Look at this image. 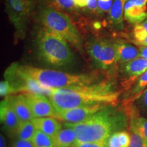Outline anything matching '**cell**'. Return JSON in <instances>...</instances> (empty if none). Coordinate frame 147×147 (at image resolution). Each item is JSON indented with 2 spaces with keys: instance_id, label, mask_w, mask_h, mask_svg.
I'll return each mask as SVG.
<instances>
[{
  "instance_id": "obj_27",
  "label": "cell",
  "mask_w": 147,
  "mask_h": 147,
  "mask_svg": "<svg viewBox=\"0 0 147 147\" xmlns=\"http://www.w3.org/2000/svg\"><path fill=\"white\" fill-rule=\"evenodd\" d=\"M117 135L122 147H129L131 135L126 131H117Z\"/></svg>"
},
{
  "instance_id": "obj_16",
  "label": "cell",
  "mask_w": 147,
  "mask_h": 147,
  "mask_svg": "<svg viewBox=\"0 0 147 147\" xmlns=\"http://www.w3.org/2000/svg\"><path fill=\"white\" fill-rule=\"evenodd\" d=\"M36 129L54 138L61 129V124L53 117H35L32 121Z\"/></svg>"
},
{
  "instance_id": "obj_3",
  "label": "cell",
  "mask_w": 147,
  "mask_h": 147,
  "mask_svg": "<svg viewBox=\"0 0 147 147\" xmlns=\"http://www.w3.org/2000/svg\"><path fill=\"white\" fill-rule=\"evenodd\" d=\"M13 65L24 76L36 80L44 87L52 89L82 87L100 81L97 74H70L18 63H13Z\"/></svg>"
},
{
  "instance_id": "obj_33",
  "label": "cell",
  "mask_w": 147,
  "mask_h": 147,
  "mask_svg": "<svg viewBox=\"0 0 147 147\" xmlns=\"http://www.w3.org/2000/svg\"><path fill=\"white\" fill-rule=\"evenodd\" d=\"M87 7L90 12H93V13L99 12L97 0H87Z\"/></svg>"
},
{
  "instance_id": "obj_4",
  "label": "cell",
  "mask_w": 147,
  "mask_h": 147,
  "mask_svg": "<svg viewBox=\"0 0 147 147\" xmlns=\"http://www.w3.org/2000/svg\"><path fill=\"white\" fill-rule=\"evenodd\" d=\"M37 55L42 62L56 68H67L74 62V55L67 42L59 35L42 26L36 32Z\"/></svg>"
},
{
  "instance_id": "obj_7",
  "label": "cell",
  "mask_w": 147,
  "mask_h": 147,
  "mask_svg": "<svg viewBox=\"0 0 147 147\" xmlns=\"http://www.w3.org/2000/svg\"><path fill=\"white\" fill-rule=\"evenodd\" d=\"M85 48L95 64L104 70L113 69L118 62L115 44L107 39L89 38L86 42Z\"/></svg>"
},
{
  "instance_id": "obj_1",
  "label": "cell",
  "mask_w": 147,
  "mask_h": 147,
  "mask_svg": "<svg viewBox=\"0 0 147 147\" xmlns=\"http://www.w3.org/2000/svg\"><path fill=\"white\" fill-rule=\"evenodd\" d=\"M120 93L112 82L101 80L82 87L52 89L49 98L56 110H63L97 104L115 106Z\"/></svg>"
},
{
  "instance_id": "obj_17",
  "label": "cell",
  "mask_w": 147,
  "mask_h": 147,
  "mask_svg": "<svg viewBox=\"0 0 147 147\" xmlns=\"http://www.w3.org/2000/svg\"><path fill=\"white\" fill-rule=\"evenodd\" d=\"M127 0H114L109 11L110 23L117 29L123 28V14L125 4Z\"/></svg>"
},
{
  "instance_id": "obj_13",
  "label": "cell",
  "mask_w": 147,
  "mask_h": 147,
  "mask_svg": "<svg viewBox=\"0 0 147 147\" xmlns=\"http://www.w3.org/2000/svg\"><path fill=\"white\" fill-rule=\"evenodd\" d=\"M0 119L1 123L3 125L7 131L12 134L16 133L21 121L16 115L5 97L1 102Z\"/></svg>"
},
{
  "instance_id": "obj_9",
  "label": "cell",
  "mask_w": 147,
  "mask_h": 147,
  "mask_svg": "<svg viewBox=\"0 0 147 147\" xmlns=\"http://www.w3.org/2000/svg\"><path fill=\"white\" fill-rule=\"evenodd\" d=\"M106 106H107L97 104V105L82 106V107L67 110H57L56 115L53 118L65 121L66 123H76L86 120L89 117L104 109Z\"/></svg>"
},
{
  "instance_id": "obj_32",
  "label": "cell",
  "mask_w": 147,
  "mask_h": 147,
  "mask_svg": "<svg viewBox=\"0 0 147 147\" xmlns=\"http://www.w3.org/2000/svg\"><path fill=\"white\" fill-rule=\"evenodd\" d=\"M13 147H35L32 141L18 139L14 143Z\"/></svg>"
},
{
  "instance_id": "obj_10",
  "label": "cell",
  "mask_w": 147,
  "mask_h": 147,
  "mask_svg": "<svg viewBox=\"0 0 147 147\" xmlns=\"http://www.w3.org/2000/svg\"><path fill=\"white\" fill-rule=\"evenodd\" d=\"M34 117H54L57 110L47 96L34 93H23Z\"/></svg>"
},
{
  "instance_id": "obj_26",
  "label": "cell",
  "mask_w": 147,
  "mask_h": 147,
  "mask_svg": "<svg viewBox=\"0 0 147 147\" xmlns=\"http://www.w3.org/2000/svg\"><path fill=\"white\" fill-rule=\"evenodd\" d=\"M13 93H15V91L8 81H7L6 80L1 81L0 82V95L1 97H8Z\"/></svg>"
},
{
  "instance_id": "obj_24",
  "label": "cell",
  "mask_w": 147,
  "mask_h": 147,
  "mask_svg": "<svg viewBox=\"0 0 147 147\" xmlns=\"http://www.w3.org/2000/svg\"><path fill=\"white\" fill-rule=\"evenodd\" d=\"M129 147H147V142L138 131L131 129Z\"/></svg>"
},
{
  "instance_id": "obj_23",
  "label": "cell",
  "mask_w": 147,
  "mask_h": 147,
  "mask_svg": "<svg viewBox=\"0 0 147 147\" xmlns=\"http://www.w3.org/2000/svg\"><path fill=\"white\" fill-rule=\"evenodd\" d=\"M147 88V70L143 74L134 84L131 95V101L137 100L141 93Z\"/></svg>"
},
{
  "instance_id": "obj_5",
  "label": "cell",
  "mask_w": 147,
  "mask_h": 147,
  "mask_svg": "<svg viewBox=\"0 0 147 147\" xmlns=\"http://www.w3.org/2000/svg\"><path fill=\"white\" fill-rule=\"evenodd\" d=\"M42 26L63 38L79 51H83V41L78 30L68 16L53 5L42 7L38 13Z\"/></svg>"
},
{
  "instance_id": "obj_37",
  "label": "cell",
  "mask_w": 147,
  "mask_h": 147,
  "mask_svg": "<svg viewBox=\"0 0 147 147\" xmlns=\"http://www.w3.org/2000/svg\"><path fill=\"white\" fill-rule=\"evenodd\" d=\"M102 1H110V0H102Z\"/></svg>"
},
{
  "instance_id": "obj_8",
  "label": "cell",
  "mask_w": 147,
  "mask_h": 147,
  "mask_svg": "<svg viewBox=\"0 0 147 147\" xmlns=\"http://www.w3.org/2000/svg\"><path fill=\"white\" fill-rule=\"evenodd\" d=\"M5 80L8 81L16 93H34L50 96L52 89L44 87L36 80L24 76L16 70L13 63L9 66L4 74Z\"/></svg>"
},
{
  "instance_id": "obj_36",
  "label": "cell",
  "mask_w": 147,
  "mask_h": 147,
  "mask_svg": "<svg viewBox=\"0 0 147 147\" xmlns=\"http://www.w3.org/2000/svg\"><path fill=\"white\" fill-rule=\"evenodd\" d=\"M0 147H6L5 138L2 135H1V137H0Z\"/></svg>"
},
{
  "instance_id": "obj_20",
  "label": "cell",
  "mask_w": 147,
  "mask_h": 147,
  "mask_svg": "<svg viewBox=\"0 0 147 147\" xmlns=\"http://www.w3.org/2000/svg\"><path fill=\"white\" fill-rule=\"evenodd\" d=\"M133 36L134 41L137 45L147 47V20L135 25Z\"/></svg>"
},
{
  "instance_id": "obj_15",
  "label": "cell",
  "mask_w": 147,
  "mask_h": 147,
  "mask_svg": "<svg viewBox=\"0 0 147 147\" xmlns=\"http://www.w3.org/2000/svg\"><path fill=\"white\" fill-rule=\"evenodd\" d=\"M117 51V61L124 64L133 61L140 57V50L134 46L127 43L123 40L114 42Z\"/></svg>"
},
{
  "instance_id": "obj_29",
  "label": "cell",
  "mask_w": 147,
  "mask_h": 147,
  "mask_svg": "<svg viewBox=\"0 0 147 147\" xmlns=\"http://www.w3.org/2000/svg\"><path fill=\"white\" fill-rule=\"evenodd\" d=\"M113 3V0H110L108 1H104L102 0H97V4H98L99 12H109L110 8Z\"/></svg>"
},
{
  "instance_id": "obj_34",
  "label": "cell",
  "mask_w": 147,
  "mask_h": 147,
  "mask_svg": "<svg viewBox=\"0 0 147 147\" xmlns=\"http://www.w3.org/2000/svg\"><path fill=\"white\" fill-rule=\"evenodd\" d=\"M76 8H84L87 7V0H74Z\"/></svg>"
},
{
  "instance_id": "obj_6",
  "label": "cell",
  "mask_w": 147,
  "mask_h": 147,
  "mask_svg": "<svg viewBox=\"0 0 147 147\" xmlns=\"http://www.w3.org/2000/svg\"><path fill=\"white\" fill-rule=\"evenodd\" d=\"M36 2V0H5V12L14 28L15 39L23 40L26 36Z\"/></svg>"
},
{
  "instance_id": "obj_22",
  "label": "cell",
  "mask_w": 147,
  "mask_h": 147,
  "mask_svg": "<svg viewBox=\"0 0 147 147\" xmlns=\"http://www.w3.org/2000/svg\"><path fill=\"white\" fill-rule=\"evenodd\" d=\"M130 127L135 129L142 135L147 142V119L145 117H137L133 116L130 123Z\"/></svg>"
},
{
  "instance_id": "obj_19",
  "label": "cell",
  "mask_w": 147,
  "mask_h": 147,
  "mask_svg": "<svg viewBox=\"0 0 147 147\" xmlns=\"http://www.w3.org/2000/svg\"><path fill=\"white\" fill-rule=\"evenodd\" d=\"M36 131V128L32 121H21L16 134L17 135L18 139L32 141Z\"/></svg>"
},
{
  "instance_id": "obj_21",
  "label": "cell",
  "mask_w": 147,
  "mask_h": 147,
  "mask_svg": "<svg viewBox=\"0 0 147 147\" xmlns=\"http://www.w3.org/2000/svg\"><path fill=\"white\" fill-rule=\"evenodd\" d=\"M32 142L35 147H55L53 138L36 129Z\"/></svg>"
},
{
  "instance_id": "obj_11",
  "label": "cell",
  "mask_w": 147,
  "mask_h": 147,
  "mask_svg": "<svg viewBox=\"0 0 147 147\" xmlns=\"http://www.w3.org/2000/svg\"><path fill=\"white\" fill-rule=\"evenodd\" d=\"M147 70V59L138 57L123 64L121 72L123 85L127 89L135 84L137 80Z\"/></svg>"
},
{
  "instance_id": "obj_18",
  "label": "cell",
  "mask_w": 147,
  "mask_h": 147,
  "mask_svg": "<svg viewBox=\"0 0 147 147\" xmlns=\"http://www.w3.org/2000/svg\"><path fill=\"white\" fill-rule=\"evenodd\" d=\"M53 138L55 147H72L77 142L76 134L72 128L65 127Z\"/></svg>"
},
{
  "instance_id": "obj_12",
  "label": "cell",
  "mask_w": 147,
  "mask_h": 147,
  "mask_svg": "<svg viewBox=\"0 0 147 147\" xmlns=\"http://www.w3.org/2000/svg\"><path fill=\"white\" fill-rule=\"evenodd\" d=\"M124 17L135 25L144 22L147 18V0H127L125 4Z\"/></svg>"
},
{
  "instance_id": "obj_38",
  "label": "cell",
  "mask_w": 147,
  "mask_h": 147,
  "mask_svg": "<svg viewBox=\"0 0 147 147\" xmlns=\"http://www.w3.org/2000/svg\"><path fill=\"white\" fill-rule=\"evenodd\" d=\"M72 147H76V146H72Z\"/></svg>"
},
{
  "instance_id": "obj_14",
  "label": "cell",
  "mask_w": 147,
  "mask_h": 147,
  "mask_svg": "<svg viewBox=\"0 0 147 147\" xmlns=\"http://www.w3.org/2000/svg\"><path fill=\"white\" fill-rule=\"evenodd\" d=\"M5 98L21 121H31L35 118L23 93L16 95H11L5 97Z\"/></svg>"
},
{
  "instance_id": "obj_2",
  "label": "cell",
  "mask_w": 147,
  "mask_h": 147,
  "mask_svg": "<svg viewBox=\"0 0 147 147\" xmlns=\"http://www.w3.org/2000/svg\"><path fill=\"white\" fill-rule=\"evenodd\" d=\"M106 106L84 121L76 123H65V127L72 128L76 134V143H106L117 131H122L126 125L123 114Z\"/></svg>"
},
{
  "instance_id": "obj_35",
  "label": "cell",
  "mask_w": 147,
  "mask_h": 147,
  "mask_svg": "<svg viewBox=\"0 0 147 147\" xmlns=\"http://www.w3.org/2000/svg\"><path fill=\"white\" fill-rule=\"evenodd\" d=\"M140 57L142 58L147 59V47H141L139 49Z\"/></svg>"
},
{
  "instance_id": "obj_31",
  "label": "cell",
  "mask_w": 147,
  "mask_h": 147,
  "mask_svg": "<svg viewBox=\"0 0 147 147\" xmlns=\"http://www.w3.org/2000/svg\"><path fill=\"white\" fill-rule=\"evenodd\" d=\"M76 147H108L106 143H76L74 145Z\"/></svg>"
},
{
  "instance_id": "obj_25",
  "label": "cell",
  "mask_w": 147,
  "mask_h": 147,
  "mask_svg": "<svg viewBox=\"0 0 147 147\" xmlns=\"http://www.w3.org/2000/svg\"><path fill=\"white\" fill-rule=\"evenodd\" d=\"M52 1L55 5V8L62 10L73 11L76 8L74 0H52Z\"/></svg>"
},
{
  "instance_id": "obj_30",
  "label": "cell",
  "mask_w": 147,
  "mask_h": 147,
  "mask_svg": "<svg viewBox=\"0 0 147 147\" xmlns=\"http://www.w3.org/2000/svg\"><path fill=\"white\" fill-rule=\"evenodd\" d=\"M108 147H122L119 141L117 132L114 133L107 141Z\"/></svg>"
},
{
  "instance_id": "obj_28",
  "label": "cell",
  "mask_w": 147,
  "mask_h": 147,
  "mask_svg": "<svg viewBox=\"0 0 147 147\" xmlns=\"http://www.w3.org/2000/svg\"><path fill=\"white\" fill-rule=\"evenodd\" d=\"M137 100L140 109L144 113L147 114V88L141 93Z\"/></svg>"
}]
</instances>
